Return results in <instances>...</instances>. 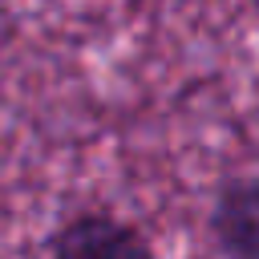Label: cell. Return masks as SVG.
I'll use <instances>...</instances> for the list:
<instances>
[{"mask_svg": "<svg viewBox=\"0 0 259 259\" xmlns=\"http://www.w3.org/2000/svg\"><path fill=\"white\" fill-rule=\"evenodd\" d=\"M45 251L57 259H150L154 243L109 210H81L45 239Z\"/></svg>", "mask_w": 259, "mask_h": 259, "instance_id": "6da1fadb", "label": "cell"}, {"mask_svg": "<svg viewBox=\"0 0 259 259\" xmlns=\"http://www.w3.org/2000/svg\"><path fill=\"white\" fill-rule=\"evenodd\" d=\"M206 239L219 255L259 259V174L227 178L206 210Z\"/></svg>", "mask_w": 259, "mask_h": 259, "instance_id": "7a4b0ae2", "label": "cell"}]
</instances>
